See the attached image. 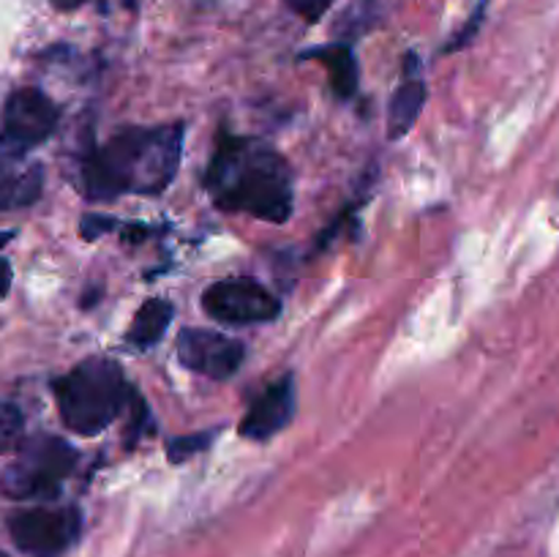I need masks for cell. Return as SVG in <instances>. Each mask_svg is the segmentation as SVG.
I'll return each instance as SVG.
<instances>
[{
  "mask_svg": "<svg viewBox=\"0 0 559 557\" xmlns=\"http://www.w3.org/2000/svg\"><path fill=\"white\" fill-rule=\"evenodd\" d=\"M183 153V126H131L87 151L80 164V186L87 200L118 194H158L173 183Z\"/></svg>",
  "mask_w": 559,
  "mask_h": 557,
  "instance_id": "6da1fadb",
  "label": "cell"
},
{
  "mask_svg": "<svg viewBox=\"0 0 559 557\" xmlns=\"http://www.w3.org/2000/svg\"><path fill=\"white\" fill-rule=\"evenodd\" d=\"M211 200L222 211L260 222H287L295 208L293 169L278 151L246 137H222L205 173Z\"/></svg>",
  "mask_w": 559,
  "mask_h": 557,
  "instance_id": "7a4b0ae2",
  "label": "cell"
},
{
  "mask_svg": "<svg viewBox=\"0 0 559 557\" xmlns=\"http://www.w3.org/2000/svg\"><path fill=\"white\" fill-rule=\"evenodd\" d=\"M60 418L71 431L98 435L129 402V386L120 366L109 358H87L52 382Z\"/></svg>",
  "mask_w": 559,
  "mask_h": 557,
  "instance_id": "3957f363",
  "label": "cell"
},
{
  "mask_svg": "<svg viewBox=\"0 0 559 557\" xmlns=\"http://www.w3.org/2000/svg\"><path fill=\"white\" fill-rule=\"evenodd\" d=\"M76 448L63 437L36 435L20 442L14 462L5 467L0 489L11 500H52L63 481L74 473Z\"/></svg>",
  "mask_w": 559,
  "mask_h": 557,
  "instance_id": "277c9868",
  "label": "cell"
},
{
  "mask_svg": "<svg viewBox=\"0 0 559 557\" xmlns=\"http://www.w3.org/2000/svg\"><path fill=\"white\" fill-rule=\"evenodd\" d=\"M82 517L74 506L27 508L9 519L14 544L31 557H60L76 544Z\"/></svg>",
  "mask_w": 559,
  "mask_h": 557,
  "instance_id": "5b68a950",
  "label": "cell"
},
{
  "mask_svg": "<svg viewBox=\"0 0 559 557\" xmlns=\"http://www.w3.org/2000/svg\"><path fill=\"white\" fill-rule=\"evenodd\" d=\"M202 309L207 317L227 325H251L276 320L282 304L254 278H222L205 289Z\"/></svg>",
  "mask_w": 559,
  "mask_h": 557,
  "instance_id": "8992f818",
  "label": "cell"
},
{
  "mask_svg": "<svg viewBox=\"0 0 559 557\" xmlns=\"http://www.w3.org/2000/svg\"><path fill=\"white\" fill-rule=\"evenodd\" d=\"M178 358L186 369L211 380H229L246 358V347L238 339L222 336L205 328H186L178 336Z\"/></svg>",
  "mask_w": 559,
  "mask_h": 557,
  "instance_id": "52a82bcc",
  "label": "cell"
},
{
  "mask_svg": "<svg viewBox=\"0 0 559 557\" xmlns=\"http://www.w3.org/2000/svg\"><path fill=\"white\" fill-rule=\"evenodd\" d=\"M58 107L47 93L36 91V87H22V91L11 93L5 102L3 134L0 137L31 151L52 137V131L58 129Z\"/></svg>",
  "mask_w": 559,
  "mask_h": 557,
  "instance_id": "ba28073f",
  "label": "cell"
},
{
  "mask_svg": "<svg viewBox=\"0 0 559 557\" xmlns=\"http://www.w3.org/2000/svg\"><path fill=\"white\" fill-rule=\"evenodd\" d=\"M44 169L27 147L0 137V211L27 208L41 197Z\"/></svg>",
  "mask_w": 559,
  "mask_h": 557,
  "instance_id": "9c48e42d",
  "label": "cell"
},
{
  "mask_svg": "<svg viewBox=\"0 0 559 557\" xmlns=\"http://www.w3.org/2000/svg\"><path fill=\"white\" fill-rule=\"evenodd\" d=\"M295 415V380L293 375H284L273 380L254 402L246 410L240 420V435L246 440H267L278 435Z\"/></svg>",
  "mask_w": 559,
  "mask_h": 557,
  "instance_id": "30bf717a",
  "label": "cell"
},
{
  "mask_svg": "<svg viewBox=\"0 0 559 557\" xmlns=\"http://www.w3.org/2000/svg\"><path fill=\"white\" fill-rule=\"evenodd\" d=\"M426 102V82L420 74V63L415 55L404 58V71L402 80H399L396 93L391 98V107H388V137L399 140V137L407 134L409 129L418 120L420 109Z\"/></svg>",
  "mask_w": 559,
  "mask_h": 557,
  "instance_id": "8fae6325",
  "label": "cell"
},
{
  "mask_svg": "<svg viewBox=\"0 0 559 557\" xmlns=\"http://www.w3.org/2000/svg\"><path fill=\"white\" fill-rule=\"evenodd\" d=\"M173 315H175V309L169 300H162V298L145 300V304L136 309L134 320H131L129 333H126V342L136 349L153 347V344L164 336V331H167Z\"/></svg>",
  "mask_w": 559,
  "mask_h": 557,
  "instance_id": "7c38bea8",
  "label": "cell"
},
{
  "mask_svg": "<svg viewBox=\"0 0 559 557\" xmlns=\"http://www.w3.org/2000/svg\"><path fill=\"white\" fill-rule=\"evenodd\" d=\"M309 58H317L328 69V80H331L333 93L338 98H349L358 91V63L347 44H333V47L311 49Z\"/></svg>",
  "mask_w": 559,
  "mask_h": 557,
  "instance_id": "4fadbf2b",
  "label": "cell"
},
{
  "mask_svg": "<svg viewBox=\"0 0 559 557\" xmlns=\"http://www.w3.org/2000/svg\"><path fill=\"white\" fill-rule=\"evenodd\" d=\"M213 435L216 431H197V435H183V437H173L167 442V457L169 462H183V459L194 457V453L205 451L211 446Z\"/></svg>",
  "mask_w": 559,
  "mask_h": 557,
  "instance_id": "5bb4252c",
  "label": "cell"
},
{
  "mask_svg": "<svg viewBox=\"0 0 559 557\" xmlns=\"http://www.w3.org/2000/svg\"><path fill=\"white\" fill-rule=\"evenodd\" d=\"M22 442V413L9 402H0V453Z\"/></svg>",
  "mask_w": 559,
  "mask_h": 557,
  "instance_id": "9a60e30c",
  "label": "cell"
},
{
  "mask_svg": "<svg viewBox=\"0 0 559 557\" xmlns=\"http://www.w3.org/2000/svg\"><path fill=\"white\" fill-rule=\"evenodd\" d=\"M287 3L293 5V9L298 11V14H304L306 20L314 22L317 16H322V11H325L328 5L333 3V0H287Z\"/></svg>",
  "mask_w": 559,
  "mask_h": 557,
  "instance_id": "2e32d148",
  "label": "cell"
},
{
  "mask_svg": "<svg viewBox=\"0 0 559 557\" xmlns=\"http://www.w3.org/2000/svg\"><path fill=\"white\" fill-rule=\"evenodd\" d=\"M11 238H14V233H0V249H3ZM9 289H11V265L0 257V298H3Z\"/></svg>",
  "mask_w": 559,
  "mask_h": 557,
  "instance_id": "e0dca14e",
  "label": "cell"
},
{
  "mask_svg": "<svg viewBox=\"0 0 559 557\" xmlns=\"http://www.w3.org/2000/svg\"><path fill=\"white\" fill-rule=\"evenodd\" d=\"M82 3H87V0H52V5L58 11H74V9H80Z\"/></svg>",
  "mask_w": 559,
  "mask_h": 557,
  "instance_id": "ac0fdd59",
  "label": "cell"
},
{
  "mask_svg": "<svg viewBox=\"0 0 559 557\" xmlns=\"http://www.w3.org/2000/svg\"><path fill=\"white\" fill-rule=\"evenodd\" d=\"M0 557H9V555H3V552H0Z\"/></svg>",
  "mask_w": 559,
  "mask_h": 557,
  "instance_id": "d6986e66",
  "label": "cell"
}]
</instances>
